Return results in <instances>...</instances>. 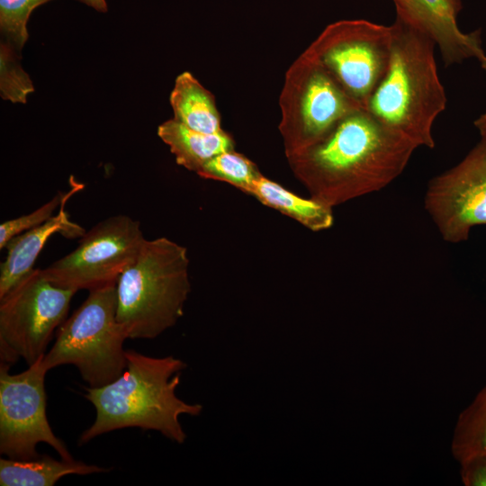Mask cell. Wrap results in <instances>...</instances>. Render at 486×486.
Instances as JSON below:
<instances>
[{"mask_svg": "<svg viewBox=\"0 0 486 486\" xmlns=\"http://www.w3.org/2000/svg\"><path fill=\"white\" fill-rule=\"evenodd\" d=\"M265 204L291 215L309 229L320 230L333 223L330 207L318 200H309L283 188L280 184L257 176L245 190Z\"/></svg>", "mask_w": 486, "mask_h": 486, "instance_id": "e0dca14e", "label": "cell"}, {"mask_svg": "<svg viewBox=\"0 0 486 486\" xmlns=\"http://www.w3.org/2000/svg\"><path fill=\"white\" fill-rule=\"evenodd\" d=\"M49 1L51 0H0V30L4 38L2 41L19 52L28 39L31 14Z\"/></svg>", "mask_w": 486, "mask_h": 486, "instance_id": "d6986e66", "label": "cell"}, {"mask_svg": "<svg viewBox=\"0 0 486 486\" xmlns=\"http://www.w3.org/2000/svg\"><path fill=\"white\" fill-rule=\"evenodd\" d=\"M392 25L344 20L328 25L309 52L363 109L390 60Z\"/></svg>", "mask_w": 486, "mask_h": 486, "instance_id": "52a82bcc", "label": "cell"}, {"mask_svg": "<svg viewBox=\"0 0 486 486\" xmlns=\"http://www.w3.org/2000/svg\"><path fill=\"white\" fill-rule=\"evenodd\" d=\"M75 290L54 285L32 269L0 298V362L44 356L54 331L66 320Z\"/></svg>", "mask_w": 486, "mask_h": 486, "instance_id": "8992f818", "label": "cell"}, {"mask_svg": "<svg viewBox=\"0 0 486 486\" xmlns=\"http://www.w3.org/2000/svg\"><path fill=\"white\" fill-rule=\"evenodd\" d=\"M158 135L168 145L179 165L197 172L210 159L231 148V140L224 132H199L175 119L162 123Z\"/></svg>", "mask_w": 486, "mask_h": 486, "instance_id": "9a60e30c", "label": "cell"}, {"mask_svg": "<svg viewBox=\"0 0 486 486\" xmlns=\"http://www.w3.org/2000/svg\"><path fill=\"white\" fill-rule=\"evenodd\" d=\"M202 176L224 179L246 190L258 176L253 165L244 157L231 152H222L198 171Z\"/></svg>", "mask_w": 486, "mask_h": 486, "instance_id": "44dd1931", "label": "cell"}, {"mask_svg": "<svg viewBox=\"0 0 486 486\" xmlns=\"http://www.w3.org/2000/svg\"><path fill=\"white\" fill-rule=\"evenodd\" d=\"M145 241L139 220L113 215L86 231L74 250L40 272L54 285L76 292L116 284Z\"/></svg>", "mask_w": 486, "mask_h": 486, "instance_id": "ba28073f", "label": "cell"}, {"mask_svg": "<svg viewBox=\"0 0 486 486\" xmlns=\"http://www.w3.org/2000/svg\"><path fill=\"white\" fill-rule=\"evenodd\" d=\"M116 284L89 291L85 302L58 328L42 362L50 371L75 365L89 387H101L120 377L127 365L128 339L116 318Z\"/></svg>", "mask_w": 486, "mask_h": 486, "instance_id": "5b68a950", "label": "cell"}, {"mask_svg": "<svg viewBox=\"0 0 486 486\" xmlns=\"http://www.w3.org/2000/svg\"><path fill=\"white\" fill-rule=\"evenodd\" d=\"M126 369L116 380L86 388L85 397L94 405L95 418L82 432L78 444L126 428L155 430L183 444L186 434L179 417L198 416L202 410V405L189 404L176 394L186 364L172 356L152 357L132 349L126 350Z\"/></svg>", "mask_w": 486, "mask_h": 486, "instance_id": "6da1fadb", "label": "cell"}, {"mask_svg": "<svg viewBox=\"0 0 486 486\" xmlns=\"http://www.w3.org/2000/svg\"><path fill=\"white\" fill-rule=\"evenodd\" d=\"M175 120L202 133H217L220 116L212 94L189 72L180 74L170 94Z\"/></svg>", "mask_w": 486, "mask_h": 486, "instance_id": "2e32d148", "label": "cell"}, {"mask_svg": "<svg viewBox=\"0 0 486 486\" xmlns=\"http://www.w3.org/2000/svg\"><path fill=\"white\" fill-rule=\"evenodd\" d=\"M417 148L364 109L339 121L308 155L321 199L330 202L378 192L407 166Z\"/></svg>", "mask_w": 486, "mask_h": 486, "instance_id": "7a4b0ae2", "label": "cell"}, {"mask_svg": "<svg viewBox=\"0 0 486 486\" xmlns=\"http://www.w3.org/2000/svg\"><path fill=\"white\" fill-rule=\"evenodd\" d=\"M63 195L64 193L57 194L33 212L2 222L0 225V248H5L7 243L17 235L33 229L51 218L54 212L59 208Z\"/></svg>", "mask_w": 486, "mask_h": 486, "instance_id": "7402d4cb", "label": "cell"}, {"mask_svg": "<svg viewBox=\"0 0 486 486\" xmlns=\"http://www.w3.org/2000/svg\"><path fill=\"white\" fill-rule=\"evenodd\" d=\"M482 68L486 71V55L480 60Z\"/></svg>", "mask_w": 486, "mask_h": 486, "instance_id": "484cf974", "label": "cell"}, {"mask_svg": "<svg viewBox=\"0 0 486 486\" xmlns=\"http://www.w3.org/2000/svg\"><path fill=\"white\" fill-rule=\"evenodd\" d=\"M18 51L4 42L0 49V89L1 96L13 103H25L33 86L18 60Z\"/></svg>", "mask_w": 486, "mask_h": 486, "instance_id": "ffe728a7", "label": "cell"}, {"mask_svg": "<svg viewBox=\"0 0 486 486\" xmlns=\"http://www.w3.org/2000/svg\"><path fill=\"white\" fill-rule=\"evenodd\" d=\"M474 125L479 130L482 138L486 139V112L482 113L475 122Z\"/></svg>", "mask_w": 486, "mask_h": 486, "instance_id": "d4e9b609", "label": "cell"}, {"mask_svg": "<svg viewBox=\"0 0 486 486\" xmlns=\"http://www.w3.org/2000/svg\"><path fill=\"white\" fill-rule=\"evenodd\" d=\"M43 356L19 374L0 364V453L10 459L38 457L39 443L51 446L62 459H74L64 442L55 436L46 414Z\"/></svg>", "mask_w": 486, "mask_h": 486, "instance_id": "9c48e42d", "label": "cell"}, {"mask_svg": "<svg viewBox=\"0 0 486 486\" xmlns=\"http://www.w3.org/2000/svg\"><path fill=\"white\" fill-rule=\"evenodd\" d=\"M396 17L432 39L445 66L486 55L480 31L464 32L457 23L461 0H392Z\"/></svg>", "mask_w": 486, "mask_h": 486, "instance_id": "8fae6325", "label": "cell"}, {"mask_svg": "<svg viewBox=\"0 0 486 486\" xmlns=\"http://www.w3.org/2000/svg\"><path fill=\"white\" fill-rule=\"evenodd\" d=\"M76 183L64 193L58 212L44 223L13 238L6 245L7 255L0 267V298L33 269V265L47 240L55 233L68 238L82 237L86 232L70 220L65 205L68 199L83 188Z\"/></svg>", "mask_w": 486, "mask_h": 486, "instance_id": "4fadbf2b", "label": "cell"}, {"mask_svg": "<svg viewBox=\"0 0 486 486\" xmlns=\"http://www.w3.org/2000/svg\"><path fill=\"white\" fill-rule=\"evenodd\" d=\"M451 451L458 463L472 456L486 455V385L460 413Z\"/></svg>", "mask_w": 486, "mask_h": 486, "instance_id": "ac0fdd59", "label": "cell"}, {"mask_svg": "<svg viewBox=\"0 0 486 486\" xmlns=\"http://www.w3.org/2000/svg\"><path fill=\"white\" fill-rule=\"evenodd\" d=\"M460 464V475L465 486H486V455L468 458Z\"/></svg>", "mask_w": 486, "mask_h": 486, "instance_id": "603a6c76", "label": "cell"}, {"mask_svg": "<svg viewBox=\"0 0 486 486\" xmlns=\"http://www.w3.org/2000/svg\"><path fill=\"white\" fill-rule=\"evenodd\" d=\"M110 469L74 459L56 460L39 455L28 460L0 459L1 486H53L67 475H88Z\"/></svg>", "mask_w": 486, "mask_h": 486, "instance_id": "5bb4252c", "label": "cell"}, {"mask_svg": "<svg viewBox=\"0 0 486 486\" xmlns=\"http://www.w3.org/2000/svg\"><path fill=\"white\" fill-rule=\"evenodd\" d=\"M84 3L98 12H106L107 10L105 0H84Z\"/></svg>", "mask_w": 486, "mask_h": 486, "instance_id": "cb8c5ba5", "label": "cell"}, {"mask_svg": "<svg viewBox=\"0 0 486 486\" xmlns=\"http://www.w3.org/2000/svg\"><path fill=\"white\" fill-rule=\"evenodd\" d=\"M187 264L183 247L146 239L116 283V318L128 339H152L176 323L190 291Z\"/></svg>", "mask_w": 486, "mask_h": 486, "instance_id": "277c9868", "label": "cell"}, {"mask_svg": "<svg viewBox=\"0 0 486 486\" xmlns=\"http://www.w3.org/2000/svg\"><path fill=\"white\" fill-rule=\"evenodd\" d=\"M425 208L444 240L459 243L486 225V139L454 166L432 178Z\"/></svg>", "mask_w": 486, "mask_h": 486, "instance_id": "30bf717a", "label": "cell"}, {"mask_svg": "<svg viewBox=\"0 0 486 486\" xmlns=\"http://www.w3.org/2000/svg\"><path fill=\"white\" fill-rule=\"evenodd\" d=\"M297 113L302 137L310 147L344 117L363 109L308 52L301 66Z\"/></svg>", "mask_w": 486, "mask_h": 486, "instance_id": "7c38bea8", "label": "cell"}, {"mask_svg": "<svg viewBox=\"0 0 486 486\" xmlns=\"http://www.w3.org/2000/svg\"><path fill=\"white\" fill-rule=\"evenodd\" d=\"M387 70L369 98L365 111L386 129L417 148H433V126L446 107L436 43L396 17Z\"/></svg>", "mask_w": 486, "mask_h": 486, "instance_id": "3957f363", "label": "cell"}]
</instances>
